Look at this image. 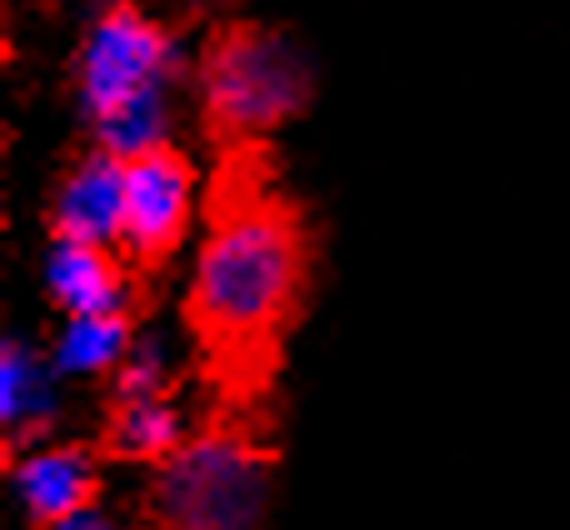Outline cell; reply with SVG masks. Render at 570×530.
<instances>
[{"label": "cell", "instance_id": "cell-1", "mask_svg": "<svg viewBox=\"0 0 570 530\" xmlns=\"http://www.w3.org/2000/svg\"><path fill=\"white\" fill-rule=\"evenodd\" d=\"M315 256L311 206L285 180L276 140L216 150L180 295L206 415H266L276 405L291 341L315 301Z\"/></svg>", "mask_w": 570, "mask_h": 530}, {"label": "cell", "instance_id": "cell-2", "mask_svg": "<svg viewBox=\"0 0 570 530\" xmlns=\"http://www.w3.org/2000/svg\"><path fill=\"white\" fill-rule=\"evenodd\" d=\"M281 475L276 415H206L166 465L146 471V530H266Z\"/></svg>", "mask_w": 570, "mask_h": 530}, {"label": "cell", "instance_id": "cell-3", "mask_svg": "<svg viewBox=\"0 0 570 530\" xmlns=\"http://www.w3.org/2000/svg\"><path fill=\"white\" fill-rule=\"evenodd\" d=\"M196 120L210 156L276 140L315 106V66L285 26L226 16L196 46Z\"/></svg>", "mask_w": 570, "mask_h": 530}, {"label": "cell", "instance_id": "cell-4", "mask_svg": "<svg viewBox=\"0 0 570 530\" xmlns=\"http://www.w3.org/2000/svg\"><path fill=\"white\" fill-rule=\"evenodd\" d=\"M180 76V30L150 10L106 6L80 30L70 80H76V110L90 136L126 120L130 110L166 100L170 80Z\"/></svg>", "mask_w": 570, "mask_h": 530}, {"label": "cell", "instance_id": "cell-5", "mask_svg": "<svg viewBox=\"0 0 570 530\" xmlns=\"http://www.w3.org/2000/svg\"><path fill=\"white\" fill-rule=\"evenodd\" d=\"M200 196L206 180L200 166L180 140H160V146L140 150L126 160V230H120V256L130 275L150 291H160V275L180 256L190 241V226L200 216Z\"/></svg>", "mask_w": 570, "mask_h": 530}, {"label": "cell", "instance_id": "cell-6", "mask_svg": "<svg viewBox=\"0 0 570 530\" xmlns=\"http://www.w3.org/2000/svg\"><path fill=\"white\" fill-rule=\"evenodd\" d=\"M126 230V160L90 146L60 170L46 200L50 246H106L120 251Z\"/></svg>", "mask_w": 570, "mask_h": 530}, {"label": "cell", "instance_id": "cell-7", "mask_svg": "<svg viewBox=\"0 0 570 530\" xmlns=\"http://www.w3.org/2000/svg\"><path fill=\"white\" fill-rule=\"evenodd\" d=\"M6 475L30 530H60L90 511H106V455L96 451V441H50Z\"/></svg>", "mask_w": 570, "mask_h": 530}, {"label": "cell", "instance_id": "cell-8", "mask_svg": "<svg viewBox=\"0 0 570 530\" xmlns=\"http://www.w3.org/2000/svg\"><path fill=\"white\" fill-rule=\"evenodd\" d=\"M50 355H40L26 335L10 331L0 345V471L50 445L56 395H50Z\"/></svg>", "mask_w": 570, "mask_h": 530}, {"label": "cell", "instance_id": "cell-9", "mask_svg": "<svg viewBox=\"0 0 570 530\" xmlns=\"http://www.w3.org/2000/svg\"><path fill=\"white\" fill-rule=\"evenodd\" d=\"M140 291L136 275L120 251L106 246H50L46 256V295L60 311V321H90V315H110L130 305Z\"/></svg>", "mask_w": 570, "mask_h": 530}, {"label": "cell", "instance_id": "cell-10", "mask_svg": "<svg viewBox=\"0 0 570 530\" xmlns=\"http://www.w3.org/2000/svg\"><path fill=\"white\" fill-rule=\"evenodd\" d=\"M186 411L176 405V395H160V401H106L96 431V451L106 455V465H166L180 445L190 441Z\"/></svg>", "mask_w": 570, "mask_h": 530}, {"label": "cell", "instance_id": "cell-11", "mask_svg": "<svg viewBox=\"0 0 570 530\" xmlns=\"http://www.w3.org/2000/svg\"><path fill=\"white\" fill-rule=\"evenodd\" d=\"M156 291H140L130 305L110 315H90V321H66L60 335L50 341V371L56 375H100L116 381V371L136 355L140 325L150 321Z\"/></svg>", "mask_w": 570, "mask_h": 530}, {"label": "cell", "instance_id": "cell-12", "mask_svg": "<svg viewBox=\"0 0 570 530\" xmlns=\"http://www.w3.org/2000/svg\"><path fill=\"white\" fill-rule=\"evenodd\" d=\"M160 395H176V381H170V365L160 355V345L140 341L136 355L116 371L106 401H160Z\"/></svg>", "mask_w": 570, "mask_h": 530}, {"label": "cell", "instance_id": "cell-13", "mask_svg": "<svg viewBox=\"0 0 570 530\" xmlns=\"http://www.w3.org/2000/svg\"><path fill=\"white\" fill-rule=\"evenodd\" d=\"M60 530H146V526H120V521H110L106 511H90V516H80V521L60 526Z\"/></svg>", "mask_w": 570, "mask_h": 530}]
</instances>
